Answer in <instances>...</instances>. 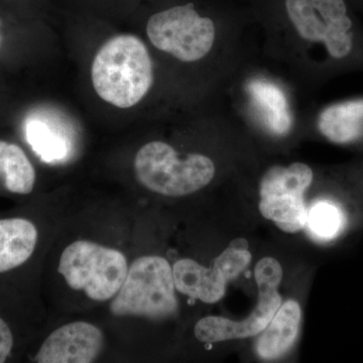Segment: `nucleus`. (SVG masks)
<instances>
[{
  "label": "nucleus",
  "instance_id": "obj_1",
  "mask_svg": "<svg viewBox=\"0 0 363 363\" xmlns=\"http://www.w3.org/2000/svg\"><path fill=\"white\" fill-rule=\"evenodd\" d=\"M91 76L98 96L119 108H130L149 92L154 69L142 40L121 35L112 38L98 51Z\"/></svg>",
  "mask_w": 363,
  "mask_h": 363
},
{
  "label": "nucleus",
  "instance_id": "obj_2",
  "mask_svg": "<svg viewBox=\"0 0 363 363\" xmlns=\"http://www.w3.org/2000/svg\"><path fill=\"white\" fill-rule=\"evenodd\" d=\"M173 269L157 255L138 257L128 267V276L114 296L111 312L118 317L161 320L178 310Z\"/></svg>",
  "mask_w": 363,
  "mask_h": 363
},
{
  "label": "nucleus",
  "instance_id": "obj_3",
  "mask_svg": "<svg viewBox=\"0 0 363 363\" xmlns=\"http://www.w3.org/2000/svg\"><path fill=\"white\" fill-rule=\"evenodd\" d=\"M135 171L140 183L152 192L180 197L207 186L215 175V166L202 155L181 159L168 143L152 142L136 154Z\"/></svg>",
  "mask_w": 363,
  "mask_h": 363
},
{
  "label": "nucleus",
  "instance_id": "obj_4",
  "mask_svg": "<svg viewBox=\"0 0 363 363\" xmlns=\"http://www.w3.org/2000/svg\"><path fill=\"white\" fill-rule=\"evenodd\" d=\"M58 272L73 290L83 291L91 300L105 302L121 290L128 264L119 250L89 240H76L62 253Z\"/></svg>",
  "mask_w": 363,
  "mask_h": 363
},
{
  "label": "nucleus",
  "instance_id": "obj_5",
  "mask_svg": "<svg viewBox=\"0 0 363 363\" xmlns=\"http://www.w3.org/2000/svg\"><path fill=\"white\" fill-rule=\"evenodd\" d=\"M215 33L213 21L200 16L193 2L152 14L147 25V37L157 49L186 63L211 51Z\"/></svg>",
  "mask_w": 363,
  "mask_h": 363
},
{
  "label": "nucleus",
  "instance_id": "obj_6",
  "mask_svg": "<svg viewBox=\"0 0 363 363\" xmlns=\"http://www.w3.org/2000/svg\"><path fill=\"white\" fill-rule=\"evenodd\" d=\"M312 181V169L303 162L272 167L260 183V213L285 233L303 230L308 215L304 193Z\"/></svg>",
  "mask_w": 363,
  "mask_h": 363
},
{
  "label": "nucleus",
  "instance_id": "obj_7",
  "mask_svg": "<svg viewBox=\"0 0 363 363\" xmlns=\"http://www.w3.org/2000/svg\"><path fill=\"white\" fill-rule=\"evenodd\" d=\"M289 21L303 39L321 42L335 59L352 49V21L346 0H283Z\"/></svg>",
  "mask_w": 363,
  "mask_h": 363
},
{
  "label": "nucleus",
  "instance_id": "obj_8",
  "mask_svg": "<svg viewBox=\"0 0 363 363\" xmlns=\"http://www.w3.org/2000/svg\"><path fill=\"white\" fill-rule=\"evenodd\" d=\"M252 260L248 250L229 247L214 259L211 269L193 259H180L174 264L173 274L179 292L204 303L218 302L225 294L226 284L247 269Z\"/></svg>",
  "mask_w": 363,
  "mask_h": 363
},
{
  "label": "nucleus",
  "instance_id": "obj_9",
  "mask_svg": "<svg viewBox=\"0 0 363 363\" xmlns=\"http://www.w3.org/2000/svg\"><path fill=\"white\" fill-rule=\"evenodd\" d=\"M259 303L252 314L241 322L226 318H203L195 325L196 338L203 343L211 344L231 339L247 338L262 333L281 305L278 286L259 284Z\"/></svg>",
  "mask_w": 363,
  "mask_h": 363
},
{
  "label": "nucleus",
  "instance_id": "obj_10",
  "mask_svg": "<svg viewBox=\"0 0 363 363\" xmlns=\"http://www.w3.org/2000/svg\"><path fill=\"white\" fill-rule=\"evenodd\" d=\"M104 344V333L97 326L72 322L48 336L35 359L39 363H90L99 357Z\"/></svg>",
  "mask_w": 363,
  "mask_h": 363
},
{
  "label": "nucleus",
  "instance_id": "obj_11",
  "mask_svg": "<svg viewBox=\"0 0 363 363\" xmlns=\"http://www.w3.org/2000/svg\"><path fill=\"white\" fill-rule=\"evenodd\" d=\"M301 322V308L296 301L281 305L257 343V352L264 359L285 354L297 339Z\"/></svg>",
  "mask_w": 363,
  "mask_h": 363
},
{
  "label": "nucleus",
  "instance_id": "obj_12",
  "mask_svg": "<svg viewBox=\"0 0 363 363\" xmlns=\"http://www.w3.org/2000/svg\"><path fill=\"white\" fill-rule=\"evenodd\" d=\"M38 229L25 218L0 220V274L11 271L30 259L38 243Z\"/></svg>",
  "mask_w": 363,
  "mask_h": 363
},
{
  "label": "nucleus",
  "instance_id": "obj_13",
  "mask_svg": "<svg viewBox=\"0 0 363 363\" xmlns=\"http://www.w3.org/2000/svg\"><path fill=\"white\" fill-rule=\"evenodd\" d=\"M247 92L267 128L274 135H286L292 128V114L283 91L274 83L257 79L248 83Z\"/></svg>",
  "mask_w": 363,
  "mask_h": 363
},
{
  "label": "nucleus",
  "instance_id": "obj_14",
  "mask_svg": "<svg viewBox=\"0 0 363 363\" xmlns=\"http://www.w3.org/2000/svg\"><path fill=\"white\" fill-rule=\"evenodd\" d=\"M318 128L332 143H347L357 140L363 130V99L327 107L320 114Z\"/></svg>",
  "mask_w": 363,
  "mask_h": 363
},
{
  "label": "nucleus",
  "instance_id": "obj_15",
  "mask_svg": "<svg viewBox=\"0 0 363 363\" xmlns=\"http://www.w3.org/2000/svg\"><path fill=\"white\" fill-rule=\"evenodd\" d=\"M0 174L9 192L28 195L35 183V171L18 145L0 140Z\"/></svg>",
  "mask_w": 363,
  "mask_h": 363
},
{
  "label": "nucleus",
  "instance_id": "obj_16",
  "mask_svg": "<svg viewBox=\"0 0 363 363\" xmlns=\"http://www.w3.org/2000/svg\"><path fill=\"white\" fill-rule=\"evenodd\" d=\"M26 135L33 150L45 162L62 161L68 155V143L61 133L39 119H30L26 125Z\"/></svg>",
  "mask_w": 363,
  "mask_h": 363
},
{
  "label": "nucleus",
  "instance_id": "obj_17",
  "mask_svg": "<svg viewBox=\"0 0 363 363\" xmlns=\"http://www.w3.org/2000/svg\"><path fill=\"white\" fill-rule=\"evenodd\" d=\"M345 225V217L337 205L329 201H318L308 210V233L318 241H329L337 238ZM305 227V228H306Z\"/></svg>",
  "mask_w": 363,
  "mask_h": 363
},
{
  "label": "nucleus",
  "instance_id": "obj_18",
  "mask_svg": "<svg viewBox=\"0 0 363 363\" xmlns=\"http://www.w3.org/2000/svg\"><path fill=\"white\" fill-rule=\"evenodd\" d=\"M255 281L259 284L278 286L283 279V269L278 260L264 257L257 262L255 269Z\"/></svg>",
  "mask_w": 363,
  "mask_h": 363
},
{
  "label": "nucleus",
  "instance_id": "obj_19",
  "mask_svg": "<svg viewBox=\"0 0 363 363\" xmlns=\"http://www.w3.org/2000/svg\"><path fill=\"white\" fill-rule=\"evenodd\" d=\"M13 347V335L9 325L0 318V363L6 362Z\"/></svg>",
  "mask_w": 363,
  "mask_h": 363
},
{
  "label": "nucleus",
  "instance_id": "obj_20",
  "mask_svg": "<svg viewBox=\"0 0 363 363\" xmlns=\"http://www.w3.org/2000/svg\"><path fill=\"white\" fill-rule=\"evenodd\" d=\"M229 247L238 250H247L248 243L245 238H238V240H234Z\"/></svg>",
  "mask_w": 363,
  "mask_h": 363
}]
</instances>
